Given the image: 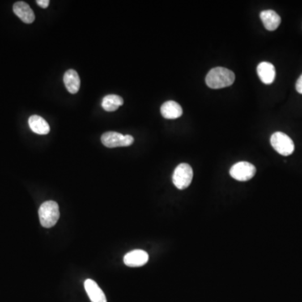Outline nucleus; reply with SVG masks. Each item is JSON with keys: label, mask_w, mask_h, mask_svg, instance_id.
<instances>
[{"label": "nucleus", "mask_w": 302, "mask_h": 302, "mask_svg": "<svg viewBox=\"0 0 302 302\" xmlns=\"http://www.w3.org/2000/svg\"><path fill=\"white\" fill-rule=\"evenodd\" d=\"M235 75L232 71L224 67L213 68L206 75L207 87L213 89H220L229 87L235 82Z\"/></svg>", "instance_id": "obj_1"}, {"label": "nucleus", "mask_w": 302, "mask_h": 302, "mask_svg": "<svg viewBox=\"0 0 302 302\" xmlns=\"http://www.w3.org/2000/svg\"><path fill=\"white\" fill-rule=\"evenodd\" d=\"M39 218L43 227L49 228L57 223L60 218L58 204L54 201H47L39 209Z\"/></svg>", "instance_id": "obj_2"}, {"label": "nucleus", "mask_w": 302, "mask_h": 302, "mask_svg": "<svg viewBox=\"0 0 302 302\" xmlns=\"http://www.w3.org/2000/svg\"><path fill=\"white\" fill-rule=\"evenodd\" d=\"M270 143L274 150L284 156L291 155L295 150V145L292 140L282 132H275L272 134Z\"/></svg>", "instance_id": "obj_3"}, {"label": "nucleus", "mask_w": 302, "mask_h": 302, "mask_svg": "<svg viewBox=\"0 0 302 302\" xmlns=\"http://www.w3.org/2000/svg\"><path fill=\"white\" fill-rule=\"evenodd\" d=\"M193 178V171L191 166L182 163L177 166L174 171L172 181L179 190H184L191 185Z\"/></svg>", "instance_id": "obj_4"}, {"label": "nucleus", "mask_w": 302, "mask_h": 302, "mask_svg": "<svg viewBox=\"0 0 302 302\" xmlns=\"http://www.w3.org/2000/svg\"><path fill=\"white\" fill-rule=\"evenodd\" d=\"M103 146L108 148L127 147L134 143L133 136L118 133V132H106L101 137Z\"/></svg>", "instance_id": "obj_5"}, {"label": "nucleus", "mask_w": 302, "mask_h": 302, "mask_svg": "<svg viewBox=\"0 0 302 302\" xmlns=\"http://www.w3.org/2000/svg\"><path fill=\"white\" fill-rule=\"evenodd\" d=\"M230 176L239 181H247L255 176L256 168L253 165L246 161L239 162L230 169Z\"/></svg>", "instance_id": "obj_6"}, {"label": "nucleus", "mask_w": 302, "mask_h": 302, "mask_svg": "<svg viewBox=\"0 0 302 302\" xmlns=\"http://www.w3.org/2000/svg\"><path fill=\"white\" fill-rule=\"evenodd\" d=\"M149 261V254L146 251L135 249L127 253L124 257V265L129 267H141Z\"/></svg>", "instance_id": "obj_7"}, {"label": "nucleus", "mask_w": 302, "mask_h": 302, "mask_svg": "<svg viewBox=\"0 0 302 302\" xmlns=\"http://www.w3.org/2000/svg\"><path fill=\"white\" fill-rule=\"evenodd\" d=\"M13 10L24 23L31 24L35 21V14L27 3L23 1L15 3L13 6Z\"/></svg>", "instance_id": "obj_8"}, {"label": "nucleus", "mask_w": 302, "mask_h": 302, "mask_svg": "<svg viewBox=\"0 0 302 302\" xmlns=\"http://www.w3.org/2000/svg\"><path fill=\"white\" fill-rule=\"evenodd\" d=\"M84 288L91 302H107L104 293L94 280H86Z\"/></svg>", "instance_id": "obj_9"}, {"label": "nucleus", "mask_w": 302, "mask_h": 302, "mask_svg": "<svg viewBox=\"0 0 302 302\" xmlns=\"http://www.w3.org/2000/svg\"><path fill=\"white\" fill-rule=\"evenodd\" d=\"M257 73L259 78L261 80V82H264L265 84H271L275 79V68L269 62H261L259 64L257 67Z\"/></svg>", "instance_id": "obj_10"}, {"label": "nucleus", "mask_w": 302, "mask_h": 302, "mask_svg": "<svg viewBox=\"0 0 302 302\" xmlns=\"http://www.w3.org/2000/svg\"><path fill=\"white\" fill-rule=\"evenodd\" d=\"M260 19L262 20L265 29L269 31H275L281 25V17L274 10H264L261 12Z\"/></svg>", "instance_id": "obj_11"}, {"label": "nucleus", "mask_w": 302, "mask_h": 302, "mask_svg": "<svg viewBox=\"0 0 302 302\" xmlns=\"http://www.w3.org/2000/svg\"><path fill=\"white\" fill-rule=\"evenodd\" d=\"M162 116L167 120H176L182 115V108L175 101H167L160 108Z\"/></svg>", "instance_id": "obj_12"}, {"label": "nucleus", "mask_w": 302, "mask_h": 302, "mask_svg": "<svg viewBox=\"0 0 302 302\" xmlns=\"http://www.w3.org/2000/svg\"><path fill=\"white\" fill-rule=\"evenodd\" d=\"M63 81L65 87L70 94H75L79 91L81 80L78 73L75 70L70 69L66 71L64 74Z\"/></svg>", "instance_id": "obj_13"}, {"label": "nucleus", "mask_w": 302, "mask_h": 302, "mask_svg": "<svg viewBox=\"0 0 302 302\" xmlns=\"http://www.w3.org/2000/svg\"><path fill=\"white\" fill-rule=\"evenodd\" d=\"M29 126L35 134L45 135L50 133L49 124L42 117L38 115H32L30 117Z\"/></svg>", "instance_id": "obj_14"}, {"label": "nucleus", "mask_w": 302, "mask_h": 302, "mask_svg": "<svg viewBox=\"0 0 302 302\" xmlns=\"http://www.w3.org/2000/svg\"><path fill=\"white\" fill-rule=\"evenodd\" d=\"M124 104V99L120 96L110 94L103 98L102 101V107L107 112H113L117 110L120 106Z\"/></svg>", "instance_id": "obj_15"}, {"label": "nucleus", "mask_w": 302, "mask_h": 302, "mask_svg": "<svg viewBox=\"0 0 302 302\" xmlns=\"http://www.w3.org/2000/svg\"><path fill=\"white\" fill-rule=\"evenodd\" d=\"M36 4L42 9H47L49 6L50 1L49 0H37Z\"/></svg>", "instance_id": "obj_16"}, {"label": "nucleus", "mask_w": 302, "mask_h": 302, "mask_svg": "<svg viewBox=\"0 0 302 302\" xmlns=\"http://www.w3.org/2000/svg\"><path fill=\"white\" fill-rule=\"evenodd\" d=\"M295 88L299 94H302V74L295 84Z\"/></svg>", "instance_id": "obj_17"}]
</instances>
